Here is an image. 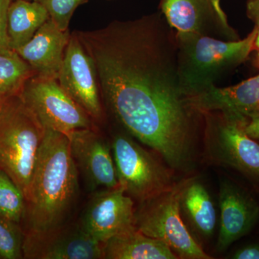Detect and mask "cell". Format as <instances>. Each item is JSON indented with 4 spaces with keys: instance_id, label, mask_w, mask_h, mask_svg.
<instances>
[{
    "instance_id": "obj_6",
    "label": "cell",
    "mask_w": 259,
    "mask_h": 259,
    "mask_svg": "<svg viewBox=\"0 0 259 259\" xmlns=\"http://www.w3.org/2000/svg\"><path fill=\"white\" fill-rule=\"evenodd\" d=\"M245 123V119L225 112H204L206 153L218 164L259 182V144L247 134Z\"/></svg>"
},
{
    "instance_id": "obj_24",
    "label": "cell",
    "mask_w": 259,
    "mask_h": 259,
    "mask_svg": "<svg viewBox=\"0 0 259 259\" xmlns=\"http://www.w3.org/2000/svg\"><path fill=\"white\" fill-rule=\"evenodd\" d=\"M12 0H0V51L12 50L8 34V12Z\"/></svg>"
},
{
    "instance_id": "obj_23",
    "label": "cell",
    "mask_w": 259,
    "mask_h": 259,
    "mask_svg": "<svg viewBox=\"0 0 259 259\" xmlns=\"http://www.w3.org/2000/svg\"><path fill=\"white\" fill-rule=\"evenodd\" d=\"M88 0H40L53 23L61 30H69L70 21L76 8Z\"/></svg>"
},
{
    "instance_id": "obj_4",
    "label": "cell",
    "mask_w": 259,
    "mask_h": 259,
    "mask_svg": "<svg viewBox=\"0 0 259 259\" xmlns=\"http://www.w3.org/2000/svg\"><path fill=\"white\" fill-rule=\"evenodd\" d=\"M46 129L18 95L0 110V170L28 199L30 183Z\"/></svg>"
},
{
    "instance_id": "obj_18",
    "label": "cell",
    "mask_w": 259,
    "mask_h": 259,
    "mask_svg": "<svg viewBox=\"0 0 259 259\" xmlns=\"http://www.w3.org/2000/svg\"><path fill=\"white\" fill-rule=\"evenodd\" d=\"M102 258L177 259L163 242L134 229L112 237L102 245Z\"/></svg>"
},
{
    "instance_id": "obj_11",
    "label": "cell",
    "mask_w": 259,
    "mask_h": 259,
    "mask_svg": "<svg viewBox=\"0 0 259 259\" xmlns=\"http://www.w3.org/2000/svg\"><path fill=\"white\" fill-rule=\"evenodd\" d=\"M23 258L32 259L102 258L101 243L81 227L63 224L47 231L25 233Z\"/></svg>"
},
{
    "instance_id": "obj_1",
    "label": "cell",
    "mask_w": 259,
    "mask_h": 259,
    "mask_svg": "<svg viewBox=\"0 0 259 259\" xmlns=\"http://www.w3.org/2000/svg\"><path fill=\"white\" fill-rule=\"evenodd\" d=\"M74 32L93 59L102 101L116 120L173 169L190 168L203 114L181 88L176 32L161 12Z\"/></svg>"
},
{
    "instance_id": "obj_8",
    "label": "cell",
    "mask_w": 259,
    "mask_h": 259,
    "mask_svg": "<svg viewBox=\"0 0 259 259\" xmlns=\"http://www.w3.org/2000/svg\"><path fill=\"white\" fill-rule=\"evenodd\" d=\"M19 96L46 130L69 135L95 128L94 121L63 90L56 79L31 76Z\"/></svg>"
},
{
    "instance_id": "obj_7",
    "label": "cell",
    "mask_w": 259,
    "mask_h": 259,
    "mask_svg": "<svg viewBox=\"0 0 259 259\" xmlns=\"http://www.w3.org/2000/svg\"><path fill=\"white\" fill-rule=\"evenodd\" d=\"M112 152L119 187L134 200L144 202L175 184L166 167L129 136H114Z\"/></svg>"
},
{
    "instance_id": "obj_13",
    "label": "cell",
    "mask_w": 259,
    "mask_h": 259,
    "mask_svg": "<svg viewBox=\"0 0 259 259\" xmlns=\"http://www.w3.org/2000/svg\"><path fill=\"white\" fill-rule=\"evenodd\" d=\"M66 136L76 167L90 188L119 187L113 155L96 130H77Z\"/></svg>"
},
{
    "instance_id": "obj_26",
    "label": "cell",
    "mask_w": 259,
    "mask_h": 259,
    "mask_svg": "<svg viewBox=\"0 0 259 259\" xmlns=\"http://www.w3.org/2000/svg\"><path fill=\"white\" fill-rule=\"evenodd\" d=\"M234 259H259V244H250L236 250L231 255Z\"/></svg>"
},
{
    "instance_id": "obj_29",
    "label": "cell",
    "mask_w": 259,
    "mask_h": 259,
    "mask_svg": "<svg viewBox=\"0 0 259 259\" xmlns=\"http://www.w3.org/2000/svg\"><path fill=\"white\" fill-rule=\"evenodd\" d=\"M257 61H258V64L259 65V53L257 54Z\"/></svg>"
},
{
    "instance_id": "obj_17",
    "label": "cell",
    "mask_w": 259,
    "mask_h": 259,
    "mask_svg": "<svg viewBox=\"0 0 259 259\" xmlns=\"http://www.w3.org/2000/svg\"><path fill=\"white\" fill-rule=\"evenodd\" d=\"M181 214L198 236L209 238L216 226V211L208 191L196 179L184 180L180 197Z\"/></svg>"
},
{
    "instance_id": "obj_28",
    "label": "cell",
    "mask_w": 259,
    "mask_h": 259,
    "mask_svg": "<svg viewBox=\"0 0 259 259\" xmlns=\"http://www.w3.org/2000/svg\"><path fill=\"white\" fill-rule=\"evenodd\" d=\"M10 97L4 96V95H0V110L5 106V104L8 102V99H9Z\"/></svg>"
},
{
    "instance_id": "obj_2",
    "label": "cell",
    "mask_w": 259,
    "mask_h": 259,
    "mask_svg": "<svg viewBox=\"0 0 259 259\" xmlns=\"http://www.w3.org/2000/svg\"><path fill=\"white\" fill-rule=\"evenodd\" d=\"M78 168L66 134L46 130L26 202L27 232L63 224L77 194Z\"/></svg>"
},
{
    "instance_id": "obj_19",
    "label": "cell",
    "mask_w": 259,
    "mask_h": 259,
    "mask_svg": "<svg viewBox=\"0 0 259 259\" xmlns=\"http://www.w3.org/2000/svg\"><path fill=\"white\" fill-rule=\"evenodd\" d=\"M50 18L41 2L13 0L8 12L10 49L16 51L27 44Z\"/></svg>"
},
{
    "instance_id": "obj_14",
    "label": "cell",
    "mask_w": 259,
    "mask_h": 259,
    "mask_svg": "<svg viewBox=\"0 0 259 259\" xmlns=\"http://www.w3.org/2000/svg\"><path fill=\"white\" fill-rule=\"evenodd\" d=\"M220 230L216 249L223 252L246 236L259 221V205L244 189L226 179L220 182Z\"/></svg>"
},
{
    "instance_id": "obj_22",
    "label": "cell",
    "mask_w": 259,
    "mask_h": 259,
    "mask_svg": "<svg viewBox=\"0 0 259 259\" xmlns=\"http://www.w3.org/2000/svg\"><path fill=\"white\" fill-rule=\"evenodd\" d=\"M24 237L20 225L0 214V258H23Z\"/></svg>"
},
{
    "instance_id": "obj_20",
    "label": "cell",
    "mask_w": 259,
    "mask_h": 259,
    "mask_svg": "<svg viewBox=\"0 0 259 259\" xmlns=\"http://www.w3.org/2000/svg\"><path fill=\"white\" fill-rule=\"evenodd\" d=\"M34 73L15 51H0V95H18Z\"/></svg>"
},
{
    "instance_id": "obj_12",
    "label": "cell",
    "mask_w": 259,
    "mask_h": 259,
    "mask_svg": "<svg viewBox=\"0 0 259 259\" xmlns=\"http://www.w3.org/2000/svg\"><path fill=\"white\" fill-rule=\"evenodd\" d=\"M135 210L134 199L120 187L107 189L90 201L80 227L102 245L112 237L136 228Z\"/></svg>"
},
{
    "instance_id": "obj_21",
    "label": "cell",
    "mask_w": 259,
    "mask_h": 259,
    "mask_svg": "<svg viewBox=\"0 0 259 259\" xmlns=\"http://www.w3.org/2000/svg\"><path fill=\"white\" fill-rule=\"evenodd\" d=\"M26 212V199L14 181L0 170V214L20 225Z\"/></svg>"
},
{
    "instance_id": "obj_27",
    "label": "cell",
    "mask_w": 259,
    "mask_h": 259,
    "mask_svg": "<svg viewBox=\"0 0 259 259\" xmlns=\"http://www.w3.org/2000/svg\"><path fill=\"white\" fill-rule=\"evenodd\" d=\"M245 129L250 137L259 140V111L246 119Z\"/></svg>"
},
{
    "instance_id": "obj_16",
    "label": "cell",
    "mask_w": 259,
    "mask_h": 259,
    "mask_svg": "<svg viewBox=\"0 0 259 259\" xmlns=\"http://www.w3.org/2000/svg\"><path fill=\"white\" fill-rule=\"evenodd\" d=\"M192 102L202 114L220 111L246 120L259 111V74L228 88L214 85Z\"/></svg>"
},
{
    "instance_id": "obj_3",
    "label": "cell",
    "mask_w": 259,
    "mask_h": 259,
    "mask_svg": "<svg viewBox=\"0 0 259 259\" xmlns=\"http://www.w3.org/2000/svg\"><path fill=\"white\" fill-rule=\"evenodd\" d=\"M256 35L255 27L245 38L234 41L176 32L177 69L183 93L193 97L216 85L223 75L248 59L255 50Z\"/></svg>"
},
{
    "instance_id": "obj_5",
    "label": "cell",
    "mask_w": 259,
    "mask_h": 259,
    "mask_svg": "<svg viewBox=\"0 0 259 259\" xmlns=\"http://www.w3.org/2000/svg\"><path fill=\"white\" fill-rule=\"evenodd\" d=\"M183 181L139 202L135 227L146 236L168 245L178 258L209 259L191 234L181 214L180 197Z\"/></svg>"
},
{
    "instance_id": "obj_30",
    "label": "cell",
    "mask_w": 259,
    "mask_h": 259,
    "mask_svg": "<svg viewBox=\"0 0 259 259\" xmlns=\"http://www.w3.org/2000/svg\"><path fill=\"white\" fill-rule=\"evenodd\" d=\"M12 1H13V0H12ZM28 1H40V0H28Z\"/></svg>"
},
{
    "instance_id": "obj_9",
    "label": "cell",
    "mask_w": 259,
    "mask_h": 259,
    "mask_svg": "<svg viewBox=\"0 0 259 259\" xmlns=\"http://www.w3.org/2000/svg\"><path fill=\"white\" fill-rule=\"evenodd\" d=\"M160 12L177 32L226 40H240L228 21L221 0H161Z\"/></svg>"
},
{
    "instance_id": "obj_15",
    "label": "cell",
    "mask_w": 259,
    "mask_h": 259,
    "mask_svg": "<svg viewBox=\"0 0 259 259\" xmlns=\"http://www.w3.org/2000/svg\"><path fill=\"white\" fill-rule=\"evenodd\" d=\"M70 37L69 30H61L49 18L27 44L15 51L34 75L57 79Z\"/></svg>"
},
{
    "instance_id": "obj_10",
    "label": "cell",
    "mask_w": 259,
    "mask_h": 259,
    "mask_svg": "<svg viewBox=\"0 0 259 259\" xmlns=\"http://www.w3.org/2000/svg\"><path fill=\"white\" fill-rule=\"evenodd\" d=\"M57 81L94 121L102 120L103 106L96 69L74 31L71 33Z\"/></svg>"
},
{
    "instance_id": "obj_25",
    "label": "cell",
    "mask_w": 259,
    "mask_h": 259,
    "mask_svg": "<svg viewBox=\"0 0 259 259\" xmlns=\"http://www.w3.org/2000/svg\"><path fill=\"white\" fill-rule=\"evenodd\" d=\"M246 15L257 29L254 49L259 53V0H247Z\"/></svg>"
}]
</instances>
